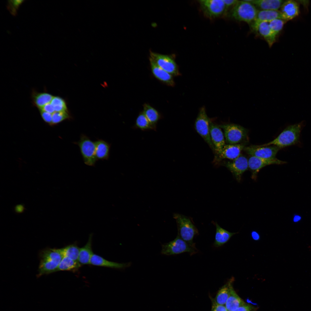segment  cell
Returning a JSON list of instances; mask_svg holds the SVG:
<instances>
[{"instance_id": "obj_5", "label": "cell", "mask_w": 311, "mask_h": 311, "mask_svg": "<svg viewBox=\"0 0 311 311\" xmlns=\"http://www.w3.org/2000/svg\"><path fill=\"white\" fill-rule=\"evenodd\" d=\"M223 129L225 142L229 144L246 143L248 130L240 125L228 124L219 125Z\"/></svg>"}, {"instance_id": "obj_6", "label": "cell", "mask_w": 311, "mask_h": 311, "mask_svg": "<svg viewBox=\"0 0 311 311\" xmlns=\"http://www.w3.org/2000/svg\"><path fill=\"white\" fill-rule=\"evenodd\" d=\"M198 250L183 240L177 234L175 238L169 242L162 244L161 253L171 255L188 253L191 255L196 253Z\"/></svg>"}, {"instance_id": "obj_12", "label": "cell", "mask_w": 311, "mask_h": 311, "mask_svg": "<svg viewBox=\"0 0 311 311\" xmlns=\"http://www.w3.org/2000/svg\"><path fill=\"white\" fill-rule=\"evenodd\" d=\"M249 168L252 171V177L255 179L257 173L263 168L271 164H282L287 162L276 158H264L250 156L248 159Z\"/></svg>"}, {"instance_id": "obj_2", "label": "cell", "mask_w": 311, "mask_h": 311, "mask_svg": "<svg viewBox=\"0 0 311 311\" xmlns=\"http://www.w3.org/2000/svg\"><path fill=\"white\" fill-rule=\"evenodd\" d=\"M40 261L37 276L58 271L63 257L60 249H48L40 254Z\"/></svg>"}, {"instance_id": "obj_41", "label": "cell", "mask_w": 311, "mask_h": 311, "mask_svg": "<svg viewBox=\"0 0 311 311\" xmlns=\"http://www.w3.org/2000/svg\"><path fill=\"white\" fill-rule=\"evenodd\" d=\"M251 236L253 239L255 240H258L260 238L259 234L255 231H253L251 232Z\"/></svg>"}, {"instance_id": "obj_43", "label": "cell", "mask_w": 311, "mask_h": 311, "mask_svg": "<svg viewBox=\"0 0 311 311\" xmlns=\"http://www.w3.org/2000/svg\"><path fill=\"white\" fill-rule=\"evenodd\" d=\"M299 219L300 218L299 217L296 216L294 218V221H297L299 220Z\"/></svg>"}, {"instance_id": "obj_11", "label": "cell", "mask_w": 311, "mask_h": 311, "mask_svg": "<svg viewBox=\"0 0 311 311\" xmlns=\"http://www.w3.org/2000/svg\"><path fill=\"white\" fill-rule=\"evenodd\" d=\"M281 149L278 147L271 145L261 146L260 145H252L246 146L243 150L250 156L264 158H276V156Z\"/></svg>"}, {"instance_id": "obj_29", "label": "cell", "mask_w": 311, "mask_h": 311, "mask_svg": "<svg viewBox=\"0 0 311 311\" xmlns=\"http://www.w3.org/2000/svg\"><path fill=\"white\" fill-rule=\"evenodd\" d=\"M81 265L78 261L63 257L59 264L58 271H68L75 272L78 270Z\"/></svg>"}, {"instance_id": "obj_17", "label": "cell", "mask_w": 311, "mask_h": 311, "mask_svg": "<svg viewBox=\"0 0 311 311\" xmlns=\"http://www.w3.org/2000/svg\"><path fill=\"white\" fill-rule=\"evenodd\" d=\"M277 18L282 19L279 10H258L255 20L251 24V28L254 31L256 32L258 26L261 23L264 22H269Z\"/></svg>"}, {"instance_id": "obj_38", "label": "cell", "mask_w": 311, "mask_h": 311, "mask_svg": "<svg viewBox=\"0 0 311 311\" xmlns=\"http://www.w3.org/2000/svg\"><path fill=\"white\" fill-rule=\"evenodd\" d=\"M253 306L249 304H245L232 311H253Z\"/></svg>"}, {"instance_id": "obj_19", "label": "cell", "mask_w": 311, "mask_h": 311, "mask_svg": "<svg viewBox=\"0 0 311 311\" xmlns=\"http://www.w3.org/2000/svg\"><path fill=\"white\" fill-rule=\"evenodd\" d=\"M90 264L110 268L121 269L129 267L131 265V263H120L110 261L99 255L94 254L90 259Z\"/></svg>"}, {"instance_id": "obj_16", "label": "cell", "mask_w": 311, "mask_h": 311, "mask_svg": "<svg viewBox=\"0 0 311 311\" xmlns=\"http://www.w3.org/2000/svg\"><path fill=\"white\" fill-rule=\"evenodd\" d=\"M279 11L282 19L285 21L291 20L299 14L298 4L293 0L287 1L282 4Z\"/></svg>"}, {"instance_id": "obj_4", "label": "cell", "mask_w": 311, "mask_h": 311, "mask_svg": "<svg viewBox=\"0 0 311 311\" xmlns=\"http://www.w3.org/2000/svg\"><path fill=\"white\" fill-rule=\"evenodd\" d=\"M258 10L252 3L244 0L238 1L232 7L231 17L236 20L251 24L255 20Z\"/></svg>"}, {"instance_id": "obj_26", "label": "cell", "mask_w": 311, "mask_h": 311, "mask_svg": "<svg viewBox=\"0 0 311 311\" xmlns=\"http://www.w3.org/2000/svg\"><path fill=\"white\" fill-rule=\"evenodd\" d=\"M233 281L234 279L232 278L218 291L214 299L217 304L225 305L233 287L232 284Z\"/></svg>"}, {"instance_id": "obj_22", "label": "cell", "mask_w": 311, "mask_h": 311, "mask_svg": "<svg viewBox=\"0 0 311 311\" xmlns=\"http://www.w3.org/2000/svg\"><path fill=\"white\" fill-rule=\"evenodd\" d=\"M284 2L282 0H250V3L260 10H278Z\"/></svg>"}, {"instance_id": "obj_35", "label": "cell", "mask_w": 311, "mask_h": 311, "mask_svg": "<svg viewBox=\"0 0 311 311\" xmlns=\"http://www.w3.org/2000/svg\"><path fill=\"white\" fill-rule=\"evenodd\" d=\"M24 1V0H9L7 2V8L12 15L16 16L19 7Z\"/></svg>"}, {"instance_id": "obj_8", "label": "cell", "mask_w": 311, "mask_h": 311, "mask_svg": "<svg viewBox=\"0 0 311 311\" xmlns=\"http://www.w3.org/2000/svg\"><path fill=\"white\" fill-rule=\"evenodd\" d=\"M210 122L206 114L205 109L202 107L200 109L195 121V128L198 134L214 151L210 134Z\"/></svg>"}, {"instance_id": "obj_14", "label": "cell", "mask_w": 311, "mask_h": 311, "mask_svg": "<svg viewBox=\"0 0 311 311\" xmlns=\"http://www.w3.org/2000/svg\"><path fill=\"white\" fill-rule=\"evenodd\" d=\"M210 134L214 151L218 155L221 153L226 144L223 133L219 125L210 122Z\"/></svg>"}, {"instance_id": "obj_31", "label": "cell", "mask_w": 311, "mask_h": 311, "mask_svg": "<svg viewBox=\"0 0 311 311\" xmlns=\"http://www.w3.org/2000/svg\"><path fill=\"white\" fill-rule=\"evenodd\" d=\"M80 248L76 244H72L60 249L63 257L78 261Z\"/></svg>"}, {"instance_id": "obj_21", "label": "cell", "mask_w": 311, "mask_h": 311, "mask_svg": "<svg viewBox=\"0 0 311 311\" xmlns=\"http://www.w3.org/2000/svg\"><path fill=\"white\" fill-rule=\"evenodd\" d=\"M92 235H90L88 240L83 247L80 248L78 261L82 265L90 264L93 255L92 248Z\"/></svg>"}, {"instance_id": "obj_37", "label": "cell", "mask_w": 311, "mask_h": 311, "mask_svg": "<svg viewBox=\"0 0 311 311\" xmlns=\"http://www.w3.org/2000/svg\"><path fill=\"white\" fill-rule=\"evenodd\" d=\"M211 311H228L225 305L217 304L214 299H212Z\"/></svg>"}, {"instance_id": "obj_33", "label": "cell", "mask_w": 311, "mask_h": 311, "mask_svg": "<svg viewBox=\"0 0 311 311\" xmlns=\"http://www.w3.org/2000/svg\"><path fill=\"white\" fill-rule=\"evenodd\" d=\"M70 118V115L67 111L54 112L52 114V120L51 126L57 125Z\"/></svg>"}, {"instance_id": "obj_39", "label": "cell", "mask_w": 311, "mask_h": 311, "mask_svg": "<svg viewBox=\"0 0 311 311\" xmlns=\"http://www.w3.org/2000/svg\"><path fill=\"white\" fill-rule=\"evenodd\" d=\"M39 110H42L52 114L55 112L54 109L52 106L51 104L50 103L46 105L41 109H39Z\"/></svg>"}, {"instance_id": "obj_7", "label": "cell", "mask_w": 311, "mask_h": 311, "mask_svg": "<svg viewBox=\"0 0 311 311\" xmlns=\"http://www.w3.org/2000/svg\"><path fill=\"white\" fill-rule=\"evenodd\" d=\"M79 147L84 163L88 166H94L97 160L95 155V143L87 136L82 134L79 141L74 143Z\"/></svg>"}, {"instance_id": "obj_40", "label": "cell", "mask_w": 311, "mask_h": 311, "mask_svg": "<svg viewBox=\"0 0 311 311\" xmlns=\"http://www.w3.org/2000/svg\"><path fill=\"white\" fill-rule=\"evenodd\" d=\"M225 3L226 10L230 7H233L236 4L238 0H223Z\"/></svg>"}, {"instance_id": "obj_25", "label": "cell", "mask_w": 311, "mask_h": 311, "mask_svg": "<svg viewBox=\"0 0 311 311\" xmlns=\"http://www.w3.org/2000/svg\"><path fill=\"white\" fill-rule=\"evenodd\" d=\"M95 155L97 160H107L109 157L110 145L102 139L95 142Z\"/></svg>"}, {"instance_id": "obj_36", "label": "cell", "mask_w": 311, "mask_h": 311, "mask_svg": "<svg viewBox=\"0 0 311 311\" xmlns=\"http://www.w3.org/2000/svg\"><path fill=\"white\" fill-rule=\"evenodd\" d=\"M39 110L40 115L44 122L51 126L52 120V114L42 110Z\"/></svg>"}, {"instance_id": "obj_3", "label": "cell", "mask_w": 311, "mask_h": 311, "mask_svg": "<svg viewBox=\"0 0 311 311\" xmlns=\"http://www.w3.org/2000/svg\"><path fill=\"white\" fill-rule=\"evenodd\" d=\"M178 229V235L190 245L196 247L193 241L194 237L198 234V231L189 217L178 213L173 215Z\"/></svg>"}, {"instance_id": "obj_34", "label": "cell", "mask_w": 311, "mask_h": 311, "mask_svg": "<svg viewBox=\"0 0 311 311\" xmlns=\"http://www.w3.org/2000/svg\"><path fill=\"white\" fill-rule=\"evenodd\" d=\"M285 22L282 19L277 18L271 21L269 23L270 29L277 35L282 29Z\"/></svg>"}, {"instance_id": "obj_24", "label": "cell", "mask_w": 311, "mask_h": 311, "mask_svg": "<svg viewBox=\"0 0 311 311\" xmlns=\"http://www.w3.org/2000/svg\"><path fill=\"white\" fill-rule=\"evenodd\" d=\"M256 32H258L271 47L276 41V35L270 29L268 22H264L260 23Z\"/></svg>"}, {"instance_id": "obj_32", "label": "cell", "mask_w": 311, "mask_h": 311, "mask_svg": "<svg viewBox=\"0 0 311 311\" xmlns=\"http://www.w3.org/2000/svg\"><path fill=\"white\" fill-rule=\"evenodd\" d=\"M50 103L52 106L55 112L67 111L65 101L60 96H54Z\"/></svg>"}, {"instance_id": "obj_15", "label": "cell", "mask_w": 311, "mask_h": 311, "mask_svg": "<svg viewBox=\"0 0 311 311\" xmlns=\"http://www.w3.org/2000/svg\"><path fill=\"white\" fill-rule=\"evenodd\" d=\"M246 143L235 144H225L221 153L217 155L219 159H235L241 155V151L246 146Z\"/></svg>"}, {"instance_id": "obj_23", "label": "cell", "mask_w": 311, "mask_h": 311, "mask_svg": "<svg viewBox=\"0 0 311 311\" xmlns=\"http://www.w3.org/2000/svg\"><path fill=\"white\" fill-rule=\"evenodd\" d=\"M216 230L214 245L215 247L221 246L227 243L237 232H231L221 227L216 222Z\"/></svg>"}, {"instance_id": "obj_42", "label": "cell", "mask_w": 311, "mask_h": 311, "mask_svg": "<svg viewBox=\"0 0 311 311\" xmlns=\"http://www.w3.org/2000/svg\"><path fill=\"white\" fill-rule=\"evenodd\" d=\"M24 210V207L21 205H17L15 208V210L18 213H21Z\"/></svg>"}, {"instance_id": "obj_30", "label": "cell", "mask_w": 311, "mask_h": 311, "mask_svg": "<svg viewBox=\"0 0 311 311\" xmlns=\"http://www.w3.org/2000/svg\"><path fill=\"white\" fill-rule=\"evenodd\" d=\"M134 128L143 131L153 130L151 125L143 112L140 113L137 116Z\"/></svg>"}, {"instance_id": "obj_10", "label": "cell", "mask_w": 311, "mask_h": 311, "mask_svg": "<svg viewBox=\"0 0 311 311\" xmlns=\"http://www.w3.org/2000/svg\"><path fill=\"white\" fill-rule=\"evenodd\" d=\"M199 2L204 13L210 18L219 17L227 11L223 0H201Z\"/></svg>"}, {"instance_id": "obj_1", "label": "cell", "mask_w": 311, "mask_h": 311, "mask_svg": "<svg viewBox=\"0 0 311 311\" xmlns=\"http://www.w3.org/2000/svg\"><path fill=\"white\" fill-rule=\"evenodd\" d=\"M304 121L290 125L286 128L275 139L272 141L262 145L261 146L274 145L281 149L292 145H300V134L305 126Z\"/></svg>"}, {"instance_id": "obj_9", "label": "cell", "mask_w": 311, "mask_h": 311, "mask_svg": "<svg viewBox=\"0 0 311 311\" xmlns=\"http://www.w3.org/2000/svg\"><path fill=\"white\" fill-rule=\"evenodd\" d=\"M150 57L158 66L172 76L180 75L177 65L171 56L151 51H150Z\"/></svg>"}, {"instance_id": "obj_28", "label": "cell", "mask_w": 311, "mask_h": 311, "mask_svg": "<svg viewBox=\"0 0 311 311\" xmlns=\"http://www.w3.org/2000/svg\"><path fill=\"white\" fill-rule=\"evenodd\" d=\"M245 304L236 292L233 287L225 305L228 311H234Z\"/></svg>"}, {"instance_id": "obj_13", "label": "cell", "mask_w": 311, "mask_h": 311, "mask_svg": "<svg viewBox=\"0 0 311 311\" xmlns=\"http://www.w3.org/2000/svg\"><path fill=\"white\" fill-rule=\"evenodd\" d=\"M225 166L239 182L243 173L249 168L248 159L240 155L235 159L226 162Z\"/></svg>"}, {"instance_id": "obj_18", "label": "cell", "mask_w": 311, "mask_h": 311, "mask_svg": "<svg viewBox=\"0 0 311 311\" xmlns=\"http://www.w3.org/2000/svg\"><path fill=\"white\" fill-rule=\"evenodd\" d=\"M149 61L151 72L154 76L168 86H174L175 82L172 76L158 66L150 57Z\"/></svg>"}, {"instance_id": "obj_20", "label": "cell", "mask_w": 311, "mask_h": 311, "mask_svg": "<svg viewBox=\"0 0 311 311\" xmlns=\"http://www.w3.org/2000/svg\"><path fill=\"white\" fill-rule=\"evenodd\" d=\"M54 96L45 90L44 92H39L33 89L31 94V98L33 105L38 109L42 108L46 105L50 103Z\"/></svg>"}, {"instance_id": "obj_27", "label": "cell", "mask_w": 311, "mask_h": 311, "mask_svg": "<svg viewBox=\"0 0 311 311\" xmlns=\"http://www.w3.org/2000/svg\"><path fill=\"white\" fill-rule=\"evenodd\" d=\"M143 108V112L151 125L153 130L156 131L157 124L161 118V115L156 110L148 104H144Z\"/></svg>"}]
</instances>
